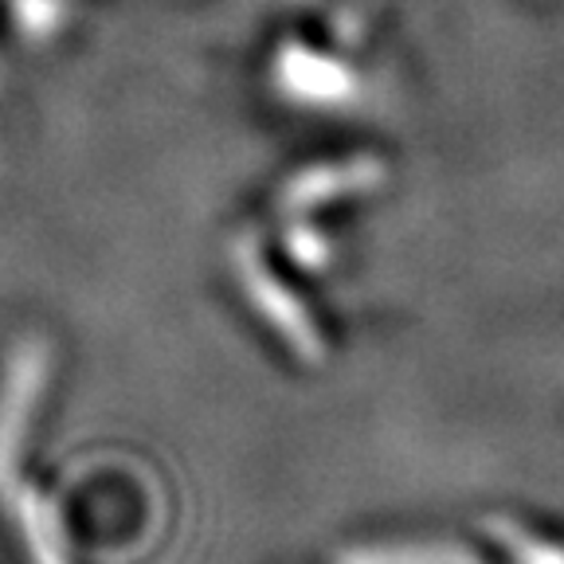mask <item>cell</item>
Wrapping results in <instances>:
<instances>
[{"mask_svg": "<svg viewBox=\"0 0 564 564\" xmlns=\"http://www.w3.org/2000/svg\"><path fill=\"white\" fill-rule=\"evenodd\" d=\"M384 181V169L377 161H352V165H326V169H314V173L299 176L286 193V208L302 212V208H314L322 200H334L341 193H357V188H372Z\"/></svg>", "mask_w": 564, "mask_h": 564, "instance_id": "cell-2", "label": "cell"}, {"mask_svg": "<svg viewBox=\"0 0 564 564\" xmlns=\"http://www.w3.org/2000/svg\"><path fill=\"white\" fill-rule=\"evenodd\" d=\"M279 83H286L294 98H317V102H337L352 87V79L341 67H334L329 59H317V55H306L302 47L286 52L279 67Z\"/></svg>", "mask_w": 564, "mask_h": 564, "instance_id": "cell-3", "label": "cell"}, {"mask_svg": "<svg viewBox=\"0 0 564 564\" xmlns=\"http://www.w3.org/2000/svg\"><path fill=\"white\" fill-rule=\"evenodd\" d=\"M239 274H243V286L247 294L259 302V310L267 314V322H271L279 334H286L294 341V349L306 357V361H322V337H317V329L306 322V314H302V306L291 299V294L282 291L279 282L271 279V274L263 271V263H259L256 251H239Z\"/></svg>", "mask_w": 564, "mask_h": 564, "instance_id": "cell-1", "label": "cell"}, {"mask_svg": "<svg viewBox=\"0 0 564 564\" xmlns=\"http://www.w3.org/2000/svg\"><path fill=\"white\" fill-rule=\"evenodd\" d=\"M341 564H478L458 549H365Z\"/></svg>", "mask_w": 564, "mask_h": 564, "instance_id": "cell-4", "label": "cell"}]
</instances>
